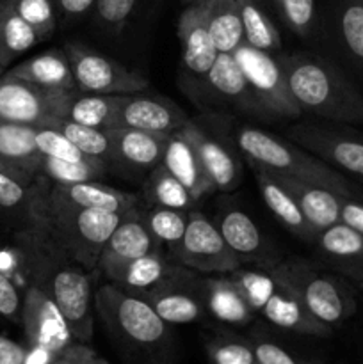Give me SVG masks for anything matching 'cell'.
Segmentation results:
<instances>
[{"instance_id":"cell-53","label":"cell","mask_w":363,"mask_h":364,"mask_svg":"<svg viewBox=\"0 0 363 364\" xmlns=\"http://www.w3.org/2000/svg\"><path fill=\"white\" fill-rule=\"evenodd\" d=\"M4 7H6V0H0V20H2V14H4Z\"/></svg>"},{"instance_id":"cell-43","label":"cell","mask_w":363,"mask_h":364,"mask_svg":"<svg viewBox=\"0 0 363 364\" xmlns=\"http://www.w3.org/2000/svg\"><path fill=\"white\" fill-rule=\"evenodd\" d=\"M206 352L214 364H258L251 343L238 338H214L206 343Z\"/></svg>"},{"instance_id":"cell-39","label":"cell","mask_w":363,"mask_h":364,"mask_svg":"<svg viewBox=\"0 0 363 364\" xmlns=\"http://www.w3.org/2000/svg\"><path fill=\"white\" fill-rule=\"evenodd\" d=\"M52 128H57L63 135H66L82 153L95 159L110 162L114 159L112 141L109 132L103 128L85 127V124L73 123L70 119H59Z\"/></svg>"},{"instance_id":"cell-45","label":"cell","mask_w":363,"mask_h":364,"mask_svg":"<svg viewBox=\"0 0 363 364\" xmlns=\"http://www.w3.org/2000/svg\"><path fill=\"white\" fill-rule=\"evenodd\" d=\"M32 187L20 183L14 178L0 171V212H11L20 206L27 208L31 201Z\"/></svg>"},{"instance_id":"cell-46","label":"cell","mask_w":363,"mask_h":364,"mask_svg":"<svg viewBox=\"0 0 363 364\" xmlns=\"http://www.w3.org/2000/svg\"><path fill=\"white\" fill-rule=\"evenodd\" d=\"M0 315L18 318L21 315V301L13 281L0 272Z\"/></svg>"},{"instance_id":"cell-17","label":"cell","mask_w":363,"mask_h":364,"mask_svg":"<svg viewBox=\"0 0 363 364\" xmlns=\"http://www.w3.org/2000/svg\"><path fill=\"white\" fill-rule=\"evenodd\" d=\"M270 270H273V267H270ZM273 274L276 277V284H274L273 291L265 299L258 313H262L276 327L292 331V333H301L319 338L330 336L333 329L320 322V320H317L308 311V308L302 304L301 299L295 295V291L285 281H281L274 270Z\"/></svg>"},{"instance_id":"cell-35","label":"cell","mask_w":363,"mask_h":364,"mask_svg":"<svg viewBox=\"0 0 363 364\" xmlns=\"http://www.w3.org/2000/svg\"><path fill=\"white\" fill-rule=\"evenodd\" d=\"M237 4L241 9L242 27H244V43H248L253 48L263 50V52L280 50V32L273 20L267 16L262 4H258L256 0H237Z\"/></svg>"},{"instance_id":"cell-6","label":"cell","mask_w":363,"mask_h":364,"mask_svg":"<svg viewBox=\"0 0 363 364\" xmlns=\"http://www.w3.org/2000/svg\"><path fill=\"white\" fill-rule=\"evenodd\" d=\"M95 308L116 336L137 347H157L167 336V323L137 294L109 283L98 288Z\"/></svg>"},{"instance_id":"cell-23","label":"cell","mask_w":363,"mask_h":364,"mask_svg":"<svg viewBox=\"0 0 363 364\" xmlns=\"http://www.w3.org/2000/svg\"><path fill=\"white\" fill-rule=\"evenodd\" d=\"M162 164L178 181L189 188L196 201L216 191L194 144L184 134V130H177L167 135Z\"/></svg>"},{"instance_id":"cell-34","label":"cell","mask_w":363,"mask_h":364,"mask_svg":"<svg viewBox=\"0 0 363 364\" xmlns=\"http://www.w3.org/2000/svg\"><path fill=\"white\" fill-rule=\"evenodd\" d=\"M333 9L342 46L363 71V0H333Z\"/></svg>"},{"instance_id":"cell-58","label":"cell","mask_w":363,"mask_h":364,"mask_svg":"<svg viewBox=\"0 0 363 364\" xmlns=\"http://www.w3.org/2000/svg\"><path fill=\"white\" fill-rule=\"evenodd\" d=\"M0 70H2V68H0Z\"/></svg>"},{"instance_id":"cell-2","label":"cell","mask_w":363,"mask_h":364,"mask_svg":"<svg viewBox=\"0 0 363 364\" xmlns=\"http://www.w3.org/2000/svg\"><path fill=\"white\" fill-rule=\"evenodd\" d=\"M288 85L302 112L337 124L363 127V96L330 60L317 55H280Z\"/></svg>"},{"instance_id":"cell-57","label":"cell","mask_w":363,"mask_h":364,"mask_svg":"<svg viewBox=\"0 0 363 364\" xmlns=\"http://www.w3.org/2000/svg\"><path fill=\"white\" fill-rule=\"evenodd\" d=\"M359 288H362V290H363V283H362V284H359Z\"/></svg>"},{"instance_id":"cell-26","label":"cell","mask_w":363,"mask_h":364,"mask_svg":"<svg viewBox=\"0 0 363 364\" xmlns=\"http://www.w3.org/2000/svg\"><path fill=\"white\" fill-rule=\"evenodd\" d=\"M174 267L177 265L169 262V258L162 251H155L141 258L128 259V262L109 263V265L100 267V270L105 274L110 283L134 294H142L169 276Z\"/></svg>"},{"instance_id":"cell-31","label":"cell","mask_w":363,"mask_h":364,"mask_svg":"<svg viewBox=\"0 0 363 364\" xmlns=\"http://www.w3.org/2000/svg\"><path fill=\"white\" fill-rule=\"evenodd\" d=\"M9 75L39 85L43 89H50V91H70V89L77 87L70 57L60 50H48L45 53L31 57L28 60L13 68Z\"/></svg>"},{"instance_id":"cell-8","label":"cell","mask_w":363,"mask_h":364,"mask_svg":"<svg viewBox=\"0 0 363 364\" xmlns=\"http://www.w3.org/2000/svg\"><path fill=\"white\" fill-rule=\"evenodd\" d=\"M64 52L73 68L75 85L85 92L100 95H134L148 89V80L141 73L128 70L114 59L95 52L80 43H70Z\"/></svg>"},{"instance_id":"cell-20","label":"cell","mask_w":363,"mask_h":364,"mask_svg":"<svg viewBox=\"0 0 363 364\" xmlns=\"http://www.w3.org/2000/svg\"><path fill=\"white\" fill-rule=\"evenodd\" d=\"M155 251H160V244L146 226L144 213L134 208L121 217V223L117 224L107 244L103 245L96 269L109 265V263L141 258V256Z\"/></svg>"},{"instance_id":"cell-47","label":"cell","mask_w":363,"mask_h":364,"mask_svg":"<svg viewBox=\"0 0 363 364\" xmlns=\"http://www.w3.org/2000/svg\"><path fill=\"white\" fill-rule=\"evenodd\" d=\"M251 347L258 364H299L285 348L273 341H255Z\"/></svg>"},{"instance_id":"cell-52","label":"cell","mask_w":363,"mask_h":364,"mask_svg":"<svg viewBox=\"0 0 363 364\" xmlns=\"http://www.w3.org/2000/svg\"><path fill=\"white\" fill-rule=\"evenodd\" d=\"M57 355H53L52 352L45 350V348L31 347L27 352V358H25L23 364H56Z\"/></svg>"},{"instance_id":"cell-10","label":"cell","mask_w":363,"mask_h":364,"mask_svg":"<svg viewBox=\"0 0 363 364\" xmlns=\"http://www.w3.org/2000/svg\"><path fill=\"white\" fill-rule=\"evenodd\" d=\"M64 91H50L27 80L6 73L0 77V121L53 127L60 119V102Z\"/></svg>"},{"instance_id":"cell-36","label":"cell","mask_w":363,"mask_h":364,"mask_svg":"<svg viewBox=\"0 0 363 364\" xmlns=\"http://www.w3.org/2000/svg\"><path fill=\"white\" fill-rule=\"evenodd\" d=\"M146 194L155 206L185 210V212H191L196 203L194 196L189 192V188L182 181H178L164 164H159L149 171L148 181H146Z\"/></svg>"},{"instance_id":"cell-51","label":"cell","mask_w":363,"mask_h":364,"mask_svg":"<svg viewBox=\"0 0 363 364\" xmlns=\"http://www.w3.org/2000/svg\"><path fill=\"white\" fill-rule=\"evenodd\" d=\"M27 350L9 338L0 336V364H23Z\"/></svg>"},{"instance_id":"cell-14","label":"cell","mask_w":363,"mask_h":364,"mask_svg":"<svg viewBox=\"0 0 363 364\" xmlns=\"http://www.w3.org/2000/svg\"><path fill=\"white\" fill-rule=\"evenodd\" d=\"M41 162L34 127L0 121V171L32 187L41 174Z\"/></svg>"},{"instance_id":"cell-1","label":"cell","mask_w":363,"mask_h":364,"mask_svg":"<svg viewBox=\"0 0 363 364\" xmlns=\"http://www.w3.org/2000/svg\"><path fill=\"white\" fill-rule=\"evenodd\" d=\"M123 215L78 208L57 198L50 185H39L38 178L27 206L28 235L53 255L91 272Z\"/></svg>"},{"instance_id":"cell-29","label":"cell","mask_w":363,"mask_h":364,"mask_svg":"<svg viewBox=\"0 0 363 364\" xmlns=\"http://www.w3.org/2000/svg\"><path fill=\"white\" fill-rule=\"evenodd\" d=\"M253 171H255V176L256 181H258L263 201L269 206L270 212L274 213V217H276L290 233L298 235L302 240L315 242L317 235L319 233L313 230L312 224H310L308 220H306V217L302 215L295 198L290 194V191L281 183L280 178L274 173H270V171L260 169V167H253Z\"/></svg>"},{"instance_id":"cell-5","label":"cell","mask_w":363,"mask_h":364,"mask_svg":"<svg viewBox=\"0 0 363 364\" xmlns=\"http://www.w3.org/2000/svg\"><path fill=\"white\" fill-rule=\"evenodd\" d=\"M273 270L295 291L308 311L333 329L356 311V299L344 279L322 274L299 258L274 263Z\"/></svg>"},{"instance_id":"cell-28","label":"cell","mask_w":363,"mask_h":364,"mask_svg":"<svg viewBox=\"0 0 363 364\" xmlns=\"http://www.w3.org/2000/svg\"><path fill=\"white\" fill-rule=\"evenodd\" d=\"M121 98L123 95H100V92L80 91L77 87L70 89L63 95L60 119H70L73 123L103 128V130L114 128Z\"/></svg>"},{"instance_id":"cell-55","label":"cell","mask_w":363,"mask_h":364,"mask_svg":"<svg viewBox=\"0 0 363 364\" xmlns=\"http://www.w3.org/2000/svg\"><path fill=\"white\" fill-rule=\"evenodd\" d=\"M98 364H110V363L107 361V359H103V358H98Z\"/></svg>"},{"instance_id":"cell-21","label":"cell","mask_w":363,"mask_h":364,"mask_svg":"<svg viewBox=\"0 0 363 364\" xmlns=\"http://www.w3.org/2000/svg\"><path fill=\"white\" fill-rule=\"evenodd\" d=\"M276 176L294 196L302 215L306 217V220L312 224L317 233L340 223L342 203L347 198V194H342L335 188L324 187V185L319 183L285 178L280 176V174H276Z\"/></svg>"},{"instance_id":"cell-11","label":"cell","mask_w":363,"mask_h":364,"mask_svg":"<svg viewBox=\"0 0 363 364\" xmlns=\"http://www.w3.org/2000/svg\"><path fill=\"white\" fill-rule=\"evenodd\" d=\"M194 270L177 265L169 276L149 290L137 294L157 311L166 323H191L201 318L205 304L201 299V287Z\"/></svg>"},{"instance_id":"cell-54","label":"cell","mask_w":363,"mask_h":364,"mask_svg":"<svg viewBox=\"0 0 363 364\" xmlns=\"http://www.w3.org/2000/svg\"><path fill=\"white\" fill-rule=\"evenodd\" d=\"M189 4H203V2H206V0H187Z\"/></svg>"},{"instance_id":"cell-48","label":"cell","mask_w":363,"mask_h":364,"mask_svg":"<svg viewBox=\"0 0 363 364\" xmlns=\"http://www.w3.org/2000/svg\"><path fill=\"white\" fill-rule=\"evenodd\" d=\"M340 223L363 235V199L359 196H347L342 203Z\"/></svg>"},{"instance_id":"cell-49","label":"cell","mask_w":363,"mask_h":364,"mask_svg":"<svg viewBox=\"0 0 363 364\" xmlns=\"http://www.w3.org/2000/svg\"><path fill=\"white\" fill-rule=\"evenodd\" d=\"M56 364H98V355L85 343H73L57 355Z\"/></svg>"},{"instance_id":"cell-7","label":"cell","mask_w":363,"mask_h":364,"mask_svg":"<svg viewBox=\"0 0 363 364\" xmlns=\"http://www.w3.org/2000/svg\"><path fill=\"white\" fill-rule=\"evenodd\" d=\"M233 57L265 116H301L302 110L299 109L292 95L287 73L280 59L273 57L269 52L253 48L248 43H242L233 52Z\"/></svg>"},{"instance_id":"cell-18","label":"cell","mask_w":363,"mask_h":364,"mask_svg":"<svg viewBox=\"0 0 363 364\" xmlns=\"http://www.w3.org/2000/svg\"><path fill=\"white\" fill-rule=\"evenodd\" d=\"M319 256L349 281L363 283V235L347 224H333L315 238Z\"/></svg>"},{"instance_id":"cell-50","label":"cell","mask_w":363,"mask_h":364,"mask_svg":"<svg viewBox=\"0 0 363 364\" xmlns=\"http://www.w3.org/2000/svg\"><path fill=\"white\" fill-rule=\"evenodd\" d=\"M53 2H56L57 16L63 20H78L95 9L96 0H53Z\"/></svg>"},{"instance_id":"cell-40","label":"cell","mask_w":363,"mask_h":364,"mask_svg":"<svg viewBox=\"0 0 363 364\" xmlns=\"http://www.w3.org/2000/svg\"><path fill=\"white\" fill-rule=\"evenodd\" d=\"M14 11L38 31L41 39L53 34L57 27V9L53 0H7Z\"/></svg>"},{"instance_id":"cell-32","label":"cell","mask_w":363,"mask_h":364,"mask_svg":"<svg viewBox=\"0 0 363 364\" xmlns=\"http://www.w3.org/2000/svg\"><path fill=\"white\" fill-rule=\"evenodd\" d=\"M206 21L219 53H233L244 43L237 0H206Z\"/></svg>"},{"instance_id":"cell-30","label":"cell","mask_w":363,"mask_h":364,"mask_svg":"<svg viewBox=\"0 0 363 364\" xmlns=\"http://www.w3.org/2000/svg\"><path fill=\"white\" fill-rule=\"evenodd\" d=\"M206 87L224 100L230 105L238 107L246 112L258 114V116H265L262 107L256 102L255 95L249 89L248 80H246L244 73H242L241 66H238L237 59L233 53H219L216 63L205 75Z\"/></svg>"},{"instance_id":"cell-42","label":"cell","mask_w":363,"mask_h":364,"mask_svg":"<svg viewBox=\"0 0 363 364\" xmlns=\"http://www.w3.org/2000/svg\"><path fill=\"white\" fill-rule=\"evenodd\" d=\"M283 23L298 36H308L315 23V0H270Z\"/></svg>"},{"instance_id":"cell-38","label":"cell","mask_w":363,"mask_h":364,"mask_svg":"<svg viewBox=\"0 0 363 364\" xmlns=\"http://www.w3.org/2000/svg\"><path fill=\"white\" fill-rule=\"evenodd\" d=\"M107 162L100 159H91L88 162H68V160L43 156L41 174L57 185L82 183V181H96L105 173Z\"/></svg>"},{"instance_id":"cell-27","label":"cell","mask_w":363,"mask_h":364,"mask_svg":"<svg viewBox=\"0 0 363 364\" xmlns=\"http://www.w3.org/2000/svg\"><path fill=\"white\" fill-rule=\"evenodd\" d=\"M182 130L194 144L214 188L216 191H231V188L237 187L238 178H241V167H238L237 159L231 155L230 149L223 142L214 139L212 135L205 134L201 128L196 127L191 121Z\"/></svg>"},{"instance_id":"cell-3","label":"cell","mask_w":363,"mask_h":364,"mask_svg":"<svg viewBox=\"0 0 363 364\" xmlns=\"http://www.w3.org/2000/svg\"><path fill=\"white\" fill-rule=\"evenodd\" d=\"M237 142L251 167H260L285 178L324 185L342 194H354V188L337 169L302 149L301 146L290 144L278 135L258 128L244 127L238 130Z\"/></svg>"},{"instance_id":"cell-15","label":"cell","mask_w":363,"mask_h":364,"mask_svg":"<svg viewBox=\"0 0 363 364\" xmlns=\"http://www.w3.org/2000/svg\"><path fill=\"white\" fill-rule=\"evenodd\" d=\"M187 123V116L173 102L160 96L142 95V91L123 95L116 117V127L159 134H173Z\"/></svg>"},{"instance_id":"cell-19","label":"cell","mask_w":363,"mask_h":364,"mask_svg":"<svg viewBox=\"0 0 363 364\" xmlns=\"http://www.w3.org/2000/svg\"><path fill=\"white\" fill-rule=\"evenodd\" d=\"M217 228L223 233L224 240L231 251L238 256L242 263H256V265H274L278 263V255L269 247V242L262 235L255 220L242 210H228L219 217Z\"/></svg>"},{"instance_id":"cell-4","label":"cell","mask_w":363,"mask_h":364,"mask_svg":"<svg viewBox=\"0 0 363 364\" xmlns=\"http://www.w3.org/2000/svg\"><path fill=\"white\" fill-rule=\"evenodd\" d=\"M36 247L41 252L38 267V287H41L50 295L59 311L63 313L71 336L77 343L88 345L93 338L95 322H93V288L91 276L88 270L39 244L32 235H28Z\"/></svg>"},{"instance_id":"cell-22","label":"cell","mask_w":363,"mask_h":364,"mask_svg":"<svg viewBox=\"0 0 363 364\" xmlns=\"http://www.w3.org/2000/svg\"><path fill=\"white\" fill-rule=\"evenodd\" d=\"M112 141L114 162L134 169H149L162 164L167 135L159 132L137 130V128H107Z\"/></svg>"},{"instance_id":"cell-41","label":"cell","mask_w":363,"mask_h":364,"mask_svg":"<svg viewBox=\"0 0 363 364\" xmlns=\"http://www.w3.org/2000/svg\"><path fill=\"white\" fill-rule=\"evenodd\" d=\"M36 144H38L43 156L68 160V162H88V160L95 159V156L82 153L66 135H63L57 128L52 127L36 128Z\"/></svg>"},{"instance_id":"cell-12","label":"cell","mask_w":363,"mask_h":364,"mask_svg":"<svg viewBox=\"0 0 363 364\" xmlns=\"http://www.w3.org/2000/svg\"><path fill=\"white\" fill-rule=\"evenodd\" d=\"M287 135L327 166L363 178V135L310 123L295 124Z\"/></svg>"},{"instance_id":"cell-13","label":"cell","mask_w":363,"mask_h":364,"mask_svg":"<svg viewBox=\"0 0 363 364\" xmlns=\"http://www.w3.org/2000/svg\"><path fill=\"white\" fill-rule=\"evenodd\" d=\"M21 322L31 347L45 348L53 355H59L75 341L63 313L38 284H31L25 291Z\"/></svg>"},{"instance_id":"cell-24","label":"cell","mask_w":363,"mask_h":364,"mask_svg":"<svg viewBox=\"0 0 363 364\" xmlns=\"http://www.w3.org/2000/svg\"><path fill=\"white\" fill-rule=\"evenodd\" d=\"M206 311L231 326H246L253 320V309L230 274H210L199 279Z\"/></svg>"},{"instance_id":"cell-37","label":"cell","mask_w":363,"mask_h":364,"mask_svg":"<svg viewBox=\"0 0 363 364\" xmlns=\"http://www.w3.org/2000/svg\"><path fill=\"white\" fill-rule=\"evenodd\" d=\"M144 220L148 230L157 238L160 245H167L174 256L178 255L185 230L189 223V212L166 206H152L144 213Z\"/></svg>"},{"instance_id":"cell-44","label":"cell","mask_w":363,"mask_h":364,"mask_svg":"<svg viewBox=\"0 0 363 364\" xmlns=\"http://www.w3.org/2000/svg\"><path fill=\"white\" fill-rule=\"evenodd\" d=\"M139 0H96L95 16L105 31L117 32L134 14Z\"/></svg>"},{"instance_id":"cell-56","label":"cell","mask_w":363,"mask_h":364,"mask_svg":"<svg viewBox=\"0 0 363 364\" xmlns=\"http://www.w3.org/2000/svg\"><path fill=\"white\" fill-rule=\"evenodd\" d=\"M256 2H258V4H262V6H263V2H265V0H256Z\"/></svg>"},{"instance_id":"cell-16","label":"cell","mask_w":363,"mask_h":364,"mask_svg":"<svg viewBox=\"0 0 363 364\" xmlns=\"http://www.w3.org/2000/svg\"><path fill=\"white\" fill-rule=\"evenodd\" d=\"M177 32L185 68L192 75L205 77L219 55L206 21V2L189 4L178 18Z\"/></svg>"},{"instance_id":"cell-33","label":"cell","mask_w":363,"mask_h":364,"mask_svg":"<svg viewBox=\"0 0 363 364\" xmlns=\"http://www.w3.org/2000/svg\"><path fill=\"white\" fill-rule=\"evenodd\" d=\"M39 41L43 39L38 31L28 25L6 0L0 20V68H6L11 60L31 50Z\"/></svg>"},{"instance_id":"cell-9","label":"cell","mask_w":363,"mask_h":364,"mask_svg":"<svg viewBox=\"0 0 363 364\" xmlns=\"http://www.w3.org/2000/svg\"><path fill=\"white\" fill-rule=\"evenodd\" d=\"M177 258L182 265L199 274H230L242 265L217 224L196 210L189 212L187 230Z\"/></svg>"},{"instance_id":"cell-25","label":"cell","mask_w":363,"mask_h":364,"mask_svg":"<svg viewBox=\"0 0 363 364\" xmlns=\"http://www.w3.org/2000/svg\"><path fill=\"white\" fill-rule=\"evenodd\" d=\"M50 188L57 198L64 199L78 208L95 210V212L123 215V213L137 208L139 203V198L135 194L107 187L98 181H82V183L71 185H57L50 181Z\"/></svg>"}]
</instances>
